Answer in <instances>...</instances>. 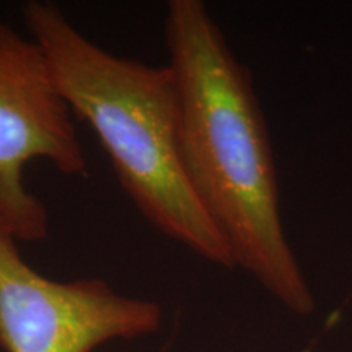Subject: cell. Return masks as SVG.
<instances>
[{
	"mask_svg": "<svg viewBox=\"0 0 352 352\" xmlns=\"http://www.w3.org/2000/svg\"><path fill=\"white\" fill-rule=\"evenodd\" d=\"M165 43L182 107L184 168L197 199L235 267L292 314L311 315L316 302L284 230L274 153L252 74L201 0H171Z\"/></svg>",
	"mask_w": 352,
	"mask_h": 352,
	"instance_id": "6da1fadb",
	"label": "cell"
},
{
	"mask_svg": "<svg viewBox=\"0 0 352 352\" xmlns=\"http://www.w3.org/2000/svg\"><path fill=\"white\" fill-rule=\"evenodd\" d=\"M21 15L70 111L94 129L139 212L189 252L233 270L230 248L184 168L182 107L170 65L153 67L104 51L52 2L32 0Z\"/></svg>",
	"mask_w": 352,
	"mask_h": 352,
	"instance_id": "7a4b0ae2",
	"label": "cell"
},
{
	"mask_svg": "<svg viewBox=\"0 0 352 352\" xmlns=\"http://www.w3.org/2000/svg\"><path fill=\"white\" fill-rule=\"evenodd\" d=\"M47 160L60 173H87L74 114L33 38L0 21V223L19 241L46 239L47 210L25 186L26 165Z\"/></svg>",
	"mask_w": 352,
	"mask_h": 352,
	"instance_id": "3957f363",
	"label": "cell"
},
{
	"mask_svg": "<svg viewBox=\"0 0 352 352\" xmlns=\"http://www.w3.org/2000/svg\"><path fill=\"white\" fill-rule=\"evenodd\" d=\"M162 327L158 303L118 294L101 279H47L25 261L0 223V347L6 352H91Z\"/></svg>",
	"mask_w": 352,
	"mask_h": 352,
	"instance_id": "277c9868",
	"label": "cell"
}]
</instances>
